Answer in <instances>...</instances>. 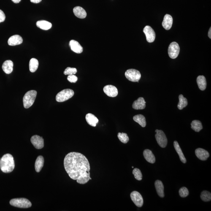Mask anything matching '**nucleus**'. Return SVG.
<instances>
[{"instance_id": "1", "label": "nucleus", "mask_w": 211, "mask_h": 211, "mask_svg": "<svg viewBox=\"0 0 211 211\" xmlns=\"http://www.w3.org/2000/svg\"><path fill=\"white\" fill-rule=\"evenodd\" d=\"M64 166L69 177L76 180L77 183L85 184L92 180L89 162L82 154L77 152L68 153L64 158Z\"/></svg>"}, {"instance_id": "2", "label": "nucleus", "mask_w": 211, "mask_h": 211, "mask_svg": "<svg viewBox=\"0 0 211 211\" xmlns=\"http://www.w3.org/2000/svg\"><path fill=\"white\" fill-rule=\"evenodd\" d=\"M14 158L10 154L4 155L0 159V169L6 173L12 172L15 168Z\"/></svg>"}, {"instance_id": "3", "label": "nucleus", "mask_w": 211, "mask_h": 211, "mask_svg": "<svg viewBox=\"0 0 211 211\" xmlns=\"http://www.w3.org/2000/svg\"><path fill=\"white\" fill-rule=\"evenodd\" d=\"M37 92L31 90L27 92L23 98V104L25 108H28L33 105L35 100Z\"/></svg>"}, {"instance_id": "4", "label": "nucleus", "mask_w": 211, "mask_h": 211, "mask_svg": "<svg viewBox=\"0 0 211 211\" xmlns=\"http://www.w3.org/2000/svg\"><path fill=\"white\" fill-rule=\"evenodd\" d=\"M10 205L19 208H27L31 207L32 204L28 199L24 198H16L11 200Z\"/></svg>"}, {"instance_id": "5", "label": "nucleus", "mask_w": 211, "mask_h": 211, "mask_svg": "<svg viewBox=\"0 0 211 211\" xmlns=\"http://www.w3.org/2000/svg\"><path fill=\"white\" fill-rule=\"evenodd\" d=\"M74 94L73 90L70 89H66L59 92L56 95L55 99L58 102H64L72 98Z\"/></svg>"}, {"instance_id": "6", "label": "nucleus", "mask_w": 211, "mask_h": 211, "mask_svg": "<svg viewBox=\"0 0 211 211\" xmlns=\"http://www.w3.org/2000/svg\"><path fill=\"white\" fill-rule=\"evenodd\" d=\"M125 75L128 80L134 82H139L141 77L140 72L134 69L128 70L125 72Z\"/></svg>"}, {"instance_id": "7", "label": "nucleus", "mask_w": 211, "mask_h": 211, "mask_svg": "<svg viewBox=\"0 0 211 211\" xmlns=\"http://www.w3.org/2000/svg\"><path fill=\"white\" fill-rule=\"evenodd\" d=\"M155 132L156 133L155 138L158 145L162 148H165L167 144V139L166 135L163 131L160 130L156 129Z\"/></svg>"}, {"instance_id": "8", "label": "nucleus", "mask_w": 211, "mask_h": 211, "mask_svg": "<svg viewBox=\"0 0 211 211\" xmlns=\"http://www.w3.org/2000/svg\"><path fill=\"white\" fill-rule=\"evenodd\" d=\"M180 51V46L176 42H172L170 44L168 48V54L172 59H175L179 55Z\"/></svg>"}, {"instance_id": "9", "label": "nucleus", "mask_w": 211, "mask_h": 211, "mask_svg": "<svg viewBox=\"0 0 211 211\" xmlns=\"http://www.w3.org/2000/svg\"><path fill=\"white\" fill-rule=\"evenodd\" d=\"M130 197L131 200L136 206L138 207H142L143 205V199L139 192L133 191L131 193Z\"/></svg>"}, {"instance_id": "10", "label": "nucleus", "mask_w": 211, "mask_h": 211, "mask_svg": "<svg viewBox=\"0 0 211 211\" xmlns=\"http://www.w3.org/2000/svg\"><path fill=\"white\" fill-rule=\"evenodd\" d=\"M143 32L145 34L147 42L149 43L153 42L155 41L156 37L154 30L150 26H146L144 28Z\"/></svg>"}, {"instance_id": "11", "label": "nucleus", "mask_w": 211, "mask_h": 211, "mask_svg": "<svg viewBox=\"0 0 211 211\" xmlns=\"http://www.w3.org/2000/svg\"><path fill=\"white\" fill-rule=\"evenodd\" d=\"M31 141L35 148L38 150H40L44 147V140L40 136L35 135L32 136Z\"/></svg>"}, {"instance_id": "12", "label": "nucleus", "mask_w": 211, "mask_h": 211, "mask_svg": "<svg viewBox=\"0 0 211 211\" xmlns=\"http://www.w3.org/2000/svg\"><path fill=\"white\" fill-rule=\"evenodd\" d=\"M103 91L106 95L110 97H115L118 94L117 88L112 85H108L104 87Z\"/></svg>"}, {"instance_id": "13", "label": "nucleus", "mask_w": 211, "mask_h": 211, "mask_svg": "<svg viewBox=\"0 0 211 211\" xmlns=\"http://www.w3.org/2000/svg\"><path fill=\"white\" fill-rule=\"evenodd\" d=\"M196 156L199 159L202 161L207 160L210 156L208 152L202 148H198L195 150Z\"/></svg>"}, {"instance_id": "14", "label": "nucleus", "mask_w": 211, "mask_h": 211, "mask_svg": "<svg viewBox=\"0 0 211 211\" xmlns=\"http://www.w3.org/2000/svg\"><path fill=\"white\" fill-rule=\"evenodd\" d=\"M8 42L9 45H18L23 42V39L21 36L19 35H14L9 38Z\"/></svg>"}, {"instance_id": "15", "label": "nucleus", "mask_w": 211, "mask_h": 211, "mask_svg": "<svg viewBox=\"0 0 211 211\" xmlns=\"http://www.w3.org/2000/svg\"><path fill=\"white\" fill-rule=\"evenodd\" d=\"M69 45L73 51L77 54H80L83 51V48L77 41L71 40L69 42Z\"/></svg>"}, {"instance_id": "16", "label": "nucleus", "mask_w": 211, "mask_h": 211, "mask_svg": "<svg viewBox=\"0 0 211 211\" xmlns=\"http://www.w3.org/2000/svg\"><path fill=\"white\" fill-rule=\"evenodd\" d=\"M173 23L172 17L169 14L165 15L162 25L163 28L166 30L171 29Z\"/></svg>"}, {"instance_id": "17", "label": "nucleus", "mask_w": 211, "mask_h": 211, "mask_svg": "<svg viewBox=\"0 0 211 211\" xmlns=\"http://www.w3.org/2000/svg\"><path fill=\"white\" fill-rule=\"evenodd\" d=\"M146 102L143 98H139L133 103L132 107L135 109H143L145 108Z\"/></svg>"}, {"instance_id": "18", "label": "nucleus", "mask_w": 211, "mask_h": 211, "mask_svg": "<svg viewBox=\"0 0 211 211\" xmlns=\"http://www.w3.org/2000/svg\"><path fill=\"white\" fill-rule=\"evenodd\" d=\"M13 63L10 60H6L3 63L2 69L6 74H10L13 71Z\"/></svg>"}, {"instance_id": "19", "label": "nucleus", "mask_w": 211, "mask_h": 211, "mask_svg": "<svg viewBox=\"0 0 211 211\" xmlns=\"http://www.w3.org/2000/svg\"><path fill=\"white\" fill-rule=\"evenodd\" d=\"M73 12L76 16L79 18H85L87 16V13L85 10L80 6L74 8Z\"/></svg>"}, {"instance_id": "20", "label": "nucleus", "mask_w": 211, "mask_h": 211, "mask_svg": "<svg viewBox=\"0 0 211 211\" xmlns=\"http://www.w3.org/2000/svg\"><path fill=\"white\" fill-rule=\"evenodd\" d=\"M85 118L88 124L93 127H96L99 122L98 119L92 113L87 114Z\"/></svg>"}, {"instance_id": "21", "label": "nucleus", "mask_w": 211, "mask_h": 211, "mask_svg": "<svg viewBox=\"0 0 211 211\" xmlns=\"http://www.w3.org/2000/svg\"><path fill=\"white\" fill-rule=\"evenodd\" d=\"M155 187L156 188L157 193L160 197H164V186L161 181L156 180L155 182Z\"/></svg>"}, {"instance_id": "22", "label": "nucleus", "mask_w": 211, "mask_h": 211, "mask_svg": "<svg viewBox=\"0 0 211 211\" xmlns=\"http://www.w3.org/2000/svg\"><path fill=\"white\" fill-rule=\"evenodd\" d=\"M143 155L144 158L148 162L151 163H154L155 162L156 158L151 150H144Z\"/></svg>"}, {"instance_id": "23", "label": "nucleus", "mask_w": 211, "mask_h": 211, "mask_svg": "<svg viewBox=\"0 0 211 211\" xmlns=\"http://www.w3.org/2000/svg\"><path fill=\"white\" fill-rule=\"evenodd\" d=\"M36 26L42 30H48L52 28V24L46 20H40L36 23Z\"/></svg>"}, {"instance_id": "24", "label": "nucleus", "mask_w": 211, "mask_h": 211, "mask_svg": "<svg viewBox=\"0 0 211 211\" xmlns=\"http://www.w3.org/2000/svg\"><path fill=\"white\" fill-rule=\"evenodd\" d=\"M197 82L199 88L201 90H204L207 87V81L203 76H199L197 79Z\"/></svg>"}, {"instance_id": "25", "label": "nucleus", "mask_w": 211, "mask_h": 211, "mask_svg": "<svg viewBox=\"0 0 211 211\" xmlns=\"http://www.w3.org/2000/svg\"><path fill=\"white\" fill-rule=\"evenodd\" d=\"M174 148H175L176 151L180 157V159L182 162L185 163L187 162V160L186 159L184 155L183 152H182L181 149L177 141H175L174 142Z\"/></svg>"}, {"instance_id": "26", "label": "nucleus", "mask_w": 211, "mask_h": 211, "mask_svg": "<svg viewBox=\"0 0 211 211\" xmlns=\"http://www.w3.org/2000/svg\"><path fill=\"white\" fill-rule=\"evenodd\" d=\"M44 160L43 157L39 156L36 159L35 163V169L36 172H39L43 167Z\"/></svg>"}, {"instance_id": "27", "label": "nucleus", "mask_w": 211, "mask_h": 211, "mask_svg": "<svg viewBox=\"0 0 211 211\" xmlns=\"http://www.w3.org/2000/svg\"><path fill=\"white\" fill-rule=\"evenodd\" d=\"M133 119L135 122L139 124L142 127H145L146 125V122L145 117L144 115L141 114L136 115L133 117Z\"/></svg>"}, {"instance_id": "28", "label": "nucleus", "mask_w": 211, "mask_h": 211, "mask_svg": "<svg viewBox=\"0 0 211 211\" xmlns=\"http://www.w3.org/2000/svg\"><path fill=\"white\" fill-rule=\"evenodd\" d=\"M39 61L36 58H33L30 60L29 68L30 72H34L37 70L39 66Z\"/></svg>"}, {"instance_id": "29", "label": "nucleus", "mask_w": 211, "mask_h": 211, "mask_svg": "<svg viewBox=\"0 0 211 211\" xmlns=\"http://www.w3.org/2000/svg\"><path fill=\"white\" fill-rule=\"evenodd\" d=\"M191 128L197 132H199L203 129L202 123L199 120H194L191 124Z\"/></svg>"}, {"instance_id": "30", "label": "nucleus", "mask_w": 211, "mask_h": 211, "mask_svg": "<svg viewBox=\"0 0 211 211\" xmlns=\"http://www.w3.org/2000/svg\"><path fill=\"white\" fill-rule=\"evenodd\" d=\"M179 102L177 105L178 108L180 110L183 109L184 108L188 105V101L186 98L184 97L183 95H180L179 97Z\"/></svg>"}, {"instance_id": "31", "label": "nucleus", "mask_w": 211, "mask_h": 211, "mask_svg": "<svg viewBox=\"0 0 211 211\" xmlns=\"http://www.w3.org/2000/svg\"><path fill=\"white\" fill-rule=\"evenodd\" d=\"M201 199L204 202H208L211 201V194L210 192L207 191H203L201 195Z\"/></svg>"}, {"instance_id": "32", "label": "nucleus", "mask_w": 211, "mask_h": 211, "mask_svg": "<svg viewBox=\"0 0 211 211\" xmlns=\"http://www.w3.org/2000/svg\"><path fill=\"white\" fill-rule=\"evenodd\" d=\"M118 137L120 142H121L124 144L127 143L128 141H129V137H128L127 134L126 133H119Z\"/></svg>"}, {"instance_id": "33", "label": "nucleus", "mask_w": 211, "mask_h": 211, "mask_svg": "<svg viewBox=\"0 0 211 211\" xmlns=\"http://www.w3.org/2000/svg\"><path fill=\"white\" fill-rule=\"evenodd\" d=\"M133 174L136 180L141 181L142 179V174L140 170L138 168H135L133 171Z\"/></svg>"}, {"instance_id": "34", "label": "nucleus", "mask_w": 211, "mask_h": 211, "mask_svg": "<svg viewBox=\"0 0 211 211\" xmlns=\"http://www.w3.org/2000/svg\"><path fill=\"white\" fill-rule=\"evenodd\" d=\"M77 72V70L76 68L68 67L65 70L64 74L66 75H74Z\"/></svg>"}, {"instance_id": "35", "label": "nucleus", "mask_w": 211, "mask_h": 211, "mask_svg": "<svg viewBox=\"0 0 211 211\" xmlns=\"http://www.w3.org/2000/svg\"><path fill=\"white\" fill-rule=\"evenodd\" d=\"M179 194L182 198H186L189 195V191L186 187H183L179 190Z\"/></svg>"}, {"instance_id": "36", "label": "nucleus", "mask_w": 211, "mask_h": 211, "mask_svg": "<svg viewBox=\"0 0 211 211\" xmlns=\"http://www.w3.org/2000/svg\"><path fill=\"white\" fill-rule=\"evenodd\" d=\"M77 77L75 75H69L67 77V80L72 83H75L77 81Z\"/></svg>"}, {"instance_id": "37", "label": "nucleus", "mask_w": 211, "mask_h": 211, "mask_svg": "<svg viewBox=\"0 0 211 211\" xmlns=\"http://www.w3.org/2000/svg\"><path fill=\"white\" fill-rule=\"evenodd\" d=\"M6 18V16L4 12L0 9V23L4 22Z\"/></svg>"}, {"instance_id": "38", "label": "nucleus", "mask_w": 211, "mask_h": 211, "mask_svg": "<svg viewBox=\"0 0 211 211\" xmlns=\"http://www.w3.org/2000/svg\"><path fill=\"white\" fill-rule=\"evenodd\" d=\"M30 1H31V3L37 4V3H40L42 1V0H30Z\"/></svg>"}, {"instance_id": "39", "label": "nucleus", "mask_w": 211, "mask_h": 211, "mask_svg": "<svg viewBox=\"0 0 211 211\" xmlns=\"http://www.w3.org/2000/svg\"><path fill=\"white\" fill-rule=\"evenodd\" d=\"M12 1L14 3L17 4V3H18L21 1V0H12Z\"/></svg>"}, {"instance_id": "40", "label": "nucleus", "mask_w": 211, "mask_h": 211, "mask_svg": "<svg viewBox=\"0 0 211 211\" xmlns=\"http://www.w3.org/2000/svg\"><path fill=\"white\" fill-rule=\"evenodd\" d=\"M208 36L210 39H211V28H210V29L209 30L208 33Z\"/></svg>"}]
</instances>
